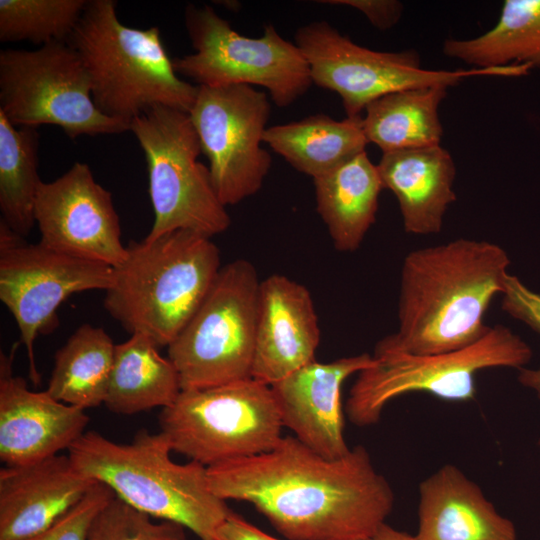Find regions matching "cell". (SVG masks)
<instances>
[{"label":"cell","mask_w":540,"mask_h":540,"mask_svg":"<svg viewBox=\"0 0 540 540\" xmlns=\"http://www.w3.org/2000/svg\"><path fill=\"white\" fill-rule=\"evenodd\" d=\"M539 444H540V442H539Z\"/></svg>","instance_id":"74e56055"},{"label":"cell","mask_w":540,"mask_h":540,"mask_svg":"<svg viewBox=\"0 0 540 540\" xmlns=\"http://www.w3.org/2000/svg\"><path fill=\"white\" fill-rule=\"evenodd\" d=\"M361 540H416L414 535L382 524L374 533Z\"/></svg>","instance_id":"e575fe53"},{"label":"cell","mask_w":540,"mask_h":540,"mask_svg":"<svg viewBox=\"0 0 540 540\" xmlns=\"http://www.w3.org/2000/svg\"><path fill=\"white\" fill-rule=\"evenodd\" d=\"M171 452L161 431L141 429L128 444L87 431L68 456L83 476L105 484L136 510L179 524L200 540H218L219 527L233 511L211 490L207 467L176 463Z\"/></svg>","instance_id":"3957f363"},{"label":"cell","mask_w":540,"mask_h":540,"mask_svg":"<svg viewBox=\"0 0 540 540\" xmlns=\"http://www.w3.org/2000/svg\"><path fill=\"white\" fill-rule=\"evenodd\" d=\"M88 1L1 0L0 41L67 42Z\"/></svg>","instance_id":"f1b7e54d"},{"label":"cell","mask_w":540,"mask_h":540,"mask_svg":"<svg viewBox=\"0 0 540 540\" xmlns=\"http://www.w3.org/2000/svg\"><path fill=\"white\" fill-rule=\"evenodd\" d=\"M519 382L533 389L540 397V367L538 369H520L518 376Z\"/></svg>","instance_id":"d590c367"},{"label":"cell","mask_w":540,"mask_h":540,"mask_svg":"<svg viewBox=\"0 0 540 540\" xmlns=\"http://www.w3.org/2000/svg\"><path fill=\"white\" fill-rule=\"evenodd\" d=\"M270 112L267 94L253 86H198L189 115L224 206L257 193L269 173L272 159L261 143Z\"/></svg>","instance_id":"5bb4252c"},{"label":"cell","mask_w":540,"mask_h":540,"mask_svg":"<svg viewBox=\"0 0 540 540\" xmlns=\"http://www.w3.org/2000/svg\"><path fill=\"white\" fill-rule=\"evenodd\" d=\"M38 148L37 128H18L0 112L1 221L24 238L35 224L34 204L42 182Z\"/></svg>","instance_id":"83f0119b"},{"label":"cell","mask_w":540,"mask_h":540,"mask_svg":"<svg viewBox=\"0 0 540 540\" xmlns=\"http://www.w3.org/2000/svg\"><path fill=\"white\" fill-rule=\"evenodd\" d=\"M263 142L292 167L313 179L365 151L362 116L338 121L325 114L271 126Z\"/></svg>","instance_id":"cb8c5ba5"},{"label":"cell","mask_w":540,"mask_h":540,"mask_svg":"<svg viewBox=\"0 0 540 540\" xmlns=\"http://www.w3.org/2000/svg\"><path fill=\"white\" fill-rule=\"evenodd\" d=\"M416 540H516V529L459 468L446 464L419 486Z\"/></svg>","instance_id":"ffe728a7"},{"label":"cell","mask_w":540,"mask_h":540,"mask_svg":"<svg viewBox=\"0 0 540 540\" xmlns=\"http://www.w3.org/2000/svg\"><path fill=\"white\" fill-rule=\"evenodd\" d=\"M115 493L97 482L70 510L49 527L24 540H89L91 525Z\"/></svg>","instance_id":"4dcf8cb0"},{"label":"cell","mask_w":540,"mask_h":540,"mask_svg":"<svg viewBox=\"0 0 540 540\" xmlns=\"http://www.w3.org/2000/svg\"><path fill=\"white\" fill-rule=\"evenodd\" d=\"M259 286L248 260L222 266L198 310L168 346L181 390L251 378Z\"/></svg>","instance_id":"9c48e42d"},{"label":"cell","mask_w":540,"mask_h":540,"mask_svg":"<svg viewBox=\"0 0 540 540\" xmlns=\"http://www.w3.org/2000/svg\"><path fill=\"white\" fill-rule=\"evenodd\" d=\"M88 74L100 112L128 124L156 106L189 113L198 86L179 77L158 27L122 24L113 0L88 1L67 40Z\"/></svg>","instance_id":"5b68a950"},{"label":"cell","mask_w":540,"mask_h":540,"mask_svg":"<svg viewBox=\"0 0 540 540\" xmlns=\"http://www.w3.org/2000/svg\"><path fill=\"white\" fill-rule=\"evenodd\" d=\"M218 540H280L232 512L217 532Z\"/></svg>","instance_id":"836d02e7"},{"label":"cell","mask_w":540,"mask_h":540,"mask_svg":"<svg viewBox=\"0 0 540 540\" xmlns=\"http://www.w3.org/2000/svg\"><path fill=\"white\" fill-rule=\"evenodd\" d=\"M112 279V267L29 243L0 220V300L16 321L35 386L40 373L34 343L58 326L60 305L75 293L106 291Z\"/></svg>","instance_id":"4fadbf2b"},{"label":"cell","mask_w":540,"mask_h":540,"mask_svg":"<svg viewBox=\"0 0 540 540\" xmlns=\"http://www.w3.org/2000/svg\"><path fill=\"white\" fill-rule=\"evenodd\" d=\"M295 44L307 60L314 84L336 92L347 117H360L376 99L404 89L454 86L476 76L521 77L529 65L430 70L415 50L382 52L362 47L327 21L300 27Z\"/></svg>","instance_id":"7c38bea8"},{"label":"cell","mask_w":540,"mask_h":540,"mask_svg":"<svg viewBox=\"0 0 540 540\" xmlns=\"http://www.w3.org/2000/svg\"><path fill=\"white\" fill-rule=\"evenodd\" d=\"M34 220L39 242L50 249L112 268L126 257L112 195L86 163L75 162L54 181L41 182Z\"/></svg>","instance_id":"9a60e30c"},{"label":"cell","mask_w":540,"mask_h":540,"mask_svg":"<svg viewBox=\"0 0 540 540\" xmlns=\"http://www.w3.org/2000/svg\"><path fill=\"white\" fill-rule=\"evenodd\" d=\"M97 482L68 455L0 470V540H24L49 527Z\"/></svg>","instance_id":"d6986e66"},{"label":"cell","mask_w":540,"mask_h":540,"mask_svg":"<svg viewBox=\"0 0 540 540\" xmlns=\"http://www.w3.org/2000/svg\"><path fill=\"white\" fill-rule=\"evenodd\" d=\"M319 342L309 290L281 274L260 281L251 378L275 384L315 361Z\"/></svg>","instance_id":"ac0fdd59"},{"label":"cell","mask_w":540,"mask_h":540,"mask_svg":"<svg viewBox=\"0 0 540 540\" xmlns=\"http://www.w3.org/2000/svg\"><path fill=\"white\" fill-rule=\"evenodd\" d=\"M104 307L132 334L169 346L198 310L222 266L211 237L176 230L126 245Z\"/></svg>","instance_id":"277c9868"},{"label":"cell","mask_w":540,"mask_h":540,"mask_svg":"<svg viewBox=\"0 0 540 540\" xmlns=\"http://www.w3.org/2000/svg\"><path fill=\"white\" fill-rule=\"evenodd\" d=\"M115 346L103 328L82 324L56 351L46 391L82 410L104 404Z\"/></svg>","instance_id":"484cf974"},{"label":"cell","mask_w":540,"mask_h":540,"mask_svg":"<svg viewBox=\"0 0 540 540\" xmlns=\"http://www.w3.org/2000/svg\"><path fill=\"white\" fill-rule=\"evenodd\" d=\"M443 53L475 68H540V0H506L497 23L471 39H448Z\"/></svg>","instance_id":"4316f807"},{"label":"cell","mask_w":540,"mask_h":540,"mask_svg":"<svg viewBox=\"0 0 540 540\" xmlns=\"http://www.w3.org/2000/svg\"><path fill=\"white\" fill-rule=\"evenodd\" d=\"M130 131L144 151L154 221L146 239L176 230L213 237L231 223L209 167L198 157L199 137L189 113L156 106L135 117Z\"/></svg>","instance_id":"ba28073f"},{"label":"cell","mask_w":540,"mask_h":540,"mask_svg":"<svg viewBox=\"0 0 540 540\" xmlns=\"http://www.w3.org/2000/svg\"><path fill=\"white\" fill-rule=\"evenodd\" d=\"M158 346L143 334L116 344L104 405L120 415H134L172 405L181 392L178 372Z\"/></svg>","instance_id":"603a6c76"},{"label":"cell","mask_w":540,"mask_h":540,"mask_svg":"<svg viewBox=\"0 0 540 540\" xmlns=\"http://www.w3.org/2000/svg\"><path fill=\"white\" fill-rule=\"evenodd\" d=\"M0 356V459L21 466L58 455L85 433V411L53 398L46 390L32 391L13 372L15 352Z\"/></svg>","instance_id":"2e32d148"},{"label":"cell","mask_w":540,"mask_h":540,"mask_svg":"<svg viewBox=\"0 0 540 540\" xmlns=\"http://www.w3.org/2000/svg\"><path fill=\"white\" fill-rule=\"evenodd\" d=\"M319 3L348 6L360 11L379 30L394 27L403 14V4L396 0H323Z\"/></svg>","instance_id":"d6a6232c"},{"label":"cell","mask_w":540,"mask_h":540,"mask_svg":"<svg viewBox=\"0 0 540 540\" xmlns=\"http://www.w3.org/2000/svg\"><path fill=\"white\" fill-rule=\"evenodd\" d=\"M448 88L404 89L371 102L362 116L368 143L377 145L382 153L439 146L443 136L439 106Z\"/></svg>","instance_id":"d4e9b609"},{"label":"cell","mask_w":540,"mask_h":540,"mask_svg":"<svg viewBox=\"0 0 540 540\" xmlns=\"http://www.w3.org/2000/svg\"><path fill=\"white\" fill-rule=\"evenodd\" d=\"M501 295L502 310L540 334V294L530 290L518 277L508 273Z\"/></svg>","instance_id":"1f68e13d"},{"label":"cell","mask_w":540,"mask_h":540,"mask_svg":"<svg viewBox=\"0 0 540 540\" xmlns=\"http://www.w3.org/2000/svg\"><path fill=\"white\" fill-rule=\"evenodd\" d=\"M313 182L317 211L334 247L355 251L376 220L384 189L377 165L362 151Z\"/></svg>","instance_id":"7402d4cb"},{"label":"cell","mask_w":540,"mask_h":540,"mask_svg":"<svg viewBox=\"0 0 540 540\" xmlns=\"http://www.w3.org/2000/svg\"><path fill=\"white\" fill-rule=\"evenodd\" d=\"M159 425L172 451L207 468L270 451L283 437L271 387L252 378L181 390Z\"/></svg>","instance_id":"52a82bcc"},{"label":"cell","mask_w":540,"mask_h":540,"mask_svg":"<svg viewBox=\"0 0 540 540\" xmlns=\"http://www.w3.org/2000/svg\"><path fill=\"white\" fill-rule=\"evenodd\" d=\"M89 540H189L179 524L151 517L114 497L94 519Z\"/></svg>","instance_id":"f546056e"},{"label":"cell","mask_w":540,"mask_h":540,"mask_svg":"<svg viewBox=\"0 0 540 540\" xmlns=\"http://www.w3.org/2000/svg\"><path fill=\"white\" fill-rule=\"evenodd\" d=\"M221 499L253 505L288 540H361L391 513L394 493L368 451L327 459L294 436L265 453L207 468Z\"/></svg>","instance_id":"6da1fadb"},{"label":"cell","mask_w":540,"mask_h":540,"mask_svg":"<svg viewBox=\"0 0 540 540\" xmlns=\"http://www.w3.org/2000/svg\"><path fill=\"white\" fill-rule=\"evenodd\" d=\"M373 362L368 353L326 363L315 360L271 385L283 427L327 459L345 456L351 448L344 437L341 388Z\"/></svg>","instance_id":"e0dca14e"},{"label":"cell","mask_w":540,"mask_h":540,"mask_svg":"<svg viewBox=\"0 0 540 540\" xmlns=\"http://www.w3.org/2000/svg\"><path fill=\"white\" fill-rule=\"evenodd\" d=\"M384 189L396 197L407 233L429 235L442 229L456 200V166L441 145L382 153L377 164Z\"/></svg>","instance_id":"44dd1931"},{"label":"cell","mask_w":540,"mask_h":540,"mask_svg":"<svg viewBox=\"0 0 540 540\" xmlns=\"http://www.w3.org/2000/svg\"><path fill=\"white\" fill-rule=\"evenodd\" d=\"M185 24L195 53L172 59L174 70L197 86L264 87L280 108L293 104L313 84L310 67L295 43L272 25L261 37L236 32L208 5L190 4Z\"/></svg>","instance_id":"30bf717a"},{"label":"cell","mask_w":540,"mask_h":540,"mask_svg":"<svg viewBox=\"0 0 540 540\" xmlns=\"http://www.w3.org/2000/svg\"><path fill=\"white\" fill-rule=\"evenodd\" d=\"M0 112L16 127L55 125L70 139L130 130L98 110L79 54L63 41L1 50Z\"/></svg>","instance_id":"8fae6325"},{"label":"cell","mask_w":540,"mask_h":540,"mask_svg":"<svg viewBox=\"0 0 540 540\" xmlns=\"http://www.w3.org/2000/svg\"><path fill=\"white\" fill-rule=\"evenodd\" d=\"M510 259L499 245L459 238L409 252L402 264L398 329L375 352L433 355L468 347L503 291Z\"/></svg>","instance_id":"7a4b0ae2"},{"label":"cell","mask_w":540,"mask_h":540,"mask_svg":"<svg viewBox=\"0 0 540 540\" xmlns=\"http://www.w3.org/2000/svg\"><path fill=\"white\" fill-rule=\"evenodd\" d=\"M218 3L229 9H232V7H234L235 10H237V6L239 5L237 1H219Z\"/></svg>","instance_id":"8d00e7d4"},{"label":"cell","mask_w":540,"mask_h":540,"mask_svg":"<svg viewBox=\"0 0 540 540\" xmlns=\"http://www.w3.org/2000/svg\"><path fill=\"white\" fill-rule=\"evenodd\" d=\"M531 355L530 347L502 325L490 327L472 345L452 352H374L373 364L357 374L345 412L351 423L364 427L377 423L390 401L413 392L428 393L445 401H470L476 394L479 371L521 368Z\"/></svg>","instance_id":"8992f818"}]
</instances>
